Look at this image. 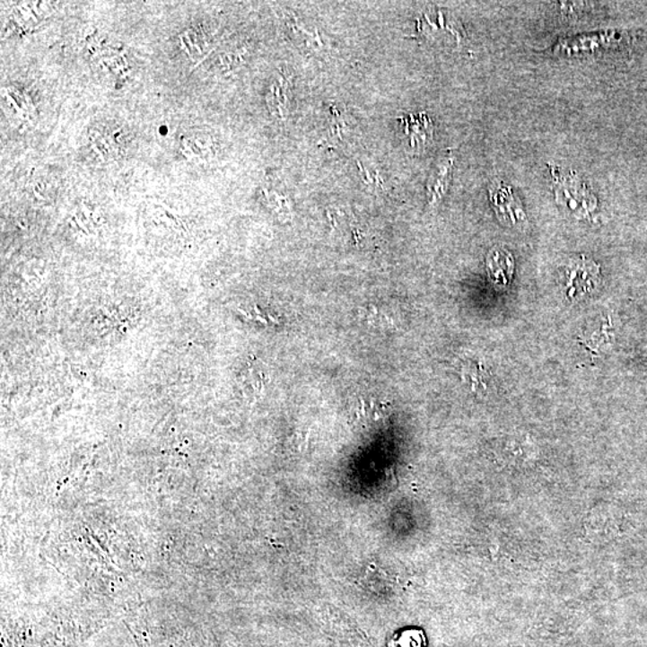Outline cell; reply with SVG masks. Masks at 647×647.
Listing matches in <instances>:
<instances>
[{
    "instance_id": "cell-1",
    "label": "cell",
    "mask_w": 647,
    "mask_h": 647,
    "mask_svg": "<svg viewBox=\"0 0 647 647\" xmlns=\"http://www.w3.org/2000/svg\"><path fill=\"white\" fill-rule=\"evenodd\" d=\"M550 181L557 207L572 219L588 223L599 210V198L575 171L550 166Z\"/></svg>"
},
{
    "instance_id": "cell-2",
    "label": "cell",
    "mask_w": 647,
    "mask_h": 647,
    "mask_svg": "<svg viewBox=\"0 0 647 647\" xmlns=\"http://www.w3.org/2000/svg\"><path fill=\"white\" fill-rule=\"evenodd\" d=\"M632 37L628 31L621 30H607L574 35V37L561 39L550 49V53L561 58H577L602 55L607 51L625 48L631 42Z\"/></svg>"
},
{
    "instance_id": "cell-3",
    "label": "cell",
    "mask_w": 647,
    "mask_h": 647,
    "mask_svg": "<svg viewBox=\"0 0 647 647\" xmlns=\"http://www.w3.org/2000/svg\"><path fill=\"white\" fill-rule=\"evenodd\" d=\"M489 204L494 211L496 220L503 226L514 231H525L529 217L523 202L516 189L509 182L495 179L487 189Z\"/></svg>"
},
{
    "instance_id": "cell-4",
    "label": "cell",
    "mask_w": 647,
    "mask_h": 647,
    "mask_svg": "<svg viewBox=\"0 0 647 647\" xmlns=\"http://www.w3.org/2000/svg\"><path fill=\"white\" fill-rule=\"evenodd\" d=\"M561 278L564 294L568 299L577 302L591 295L599 288L600 267L585 255L573 257L561 270Z\"/></svg>"
},
{
    "instance_id": "cell-5",
    "label": "cell",
    "mask_w": 647,
    "mask_h": 647,
    "mask_svg": "<svg viewBox=\"0 0 647 647\" xmlns=\"http://www.w3.org/2000/svg\"><path fill=\"white\" fill-rule=\"evenodd\" d=\"M435 19L431 13H424L422 19L418 21L417 30L422 37L428 40H435L439 37H449L450 40H453L456 45L462 42L464 31L460 23L449 13H445L442 10H438L434 13Z\"/></svg>"
},
{
    "instance_id": "cell-6",
    "label": "cell",
    "mask_w": 647,
    "mask_h": 647,
    "mask_svg": "<svg viewBox=\"0 0 647 647\" xmlns=\"http://www.w3.org/2000/svg\"><path fill=\"white\" fill-rule=\"evenodd\" d=\"M455 156L451 152L446 153L444 156L437 161L427 181V200L428 205L434 207L439 205L448 195L451 186L453 170H455Z\"/></svg>"
},
{
    "instance_id": "cell-7",
    "label": "cell",
    "mask_w": 647,
    "mask_h": 647,
    "mask_svg": "<svg viewBox=\"0 0 647 647\" xmlns=\"http://www.w3.org/2000/svg\"><path fill=\"white\" fill-rule=\"evenodd\" d=\"M487 273L495 285H506L512 278L514 271V258L512 253L503 248H494L485 259Z\"/></svg>"
},
{
    "instance_id": "cell-8",
    "label": "cell",
    "mask_w": 647,
    "mask_h": 647,
    "mask_svg": "<svg viewBox=\"0 0 647 647\" xmlns=\"http://www.w3.org/2000/svg\"><path fill=\"white\" fill-rule=\"evenodd\" d=\"M407 132L409 135L411 145H425L432 139L433 127L432 121L420 114L418 117H410L407 123Z\"/></svg>"
},
{
    "instance_id": "cell-9",
    "label": "cell",
    "mask_w": 647,
    "mask_h": 647,
    "mask_svg": "<svg viewBox=\"0 0 647 647\" xmlns=\"http://www.w3.org/2000/svg\"><path fill=\"white\" fill-rule=\"evenodd\" d=\"M289 89H291V80L287 77H281L280 80L275 82L269 98L270 109L276 116H280L282 119H284L285 114L288 112V94Z\"/></svg>"
}]
</instances>
